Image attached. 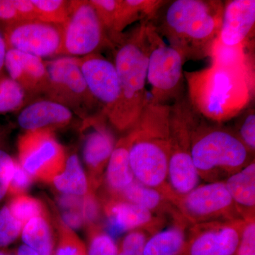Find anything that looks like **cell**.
Listing matches in <instances>:
<instances>
[{
	"label": "cell",
	"mask_w": 255,
	"mask_h": 255,
	"mask_svg": "<svg viewBox=\"0 0 255 255\" xmlns=\"http://www.w3.org/2000/svg\"><path fill=\"white\" fill-rule=\"evenodd\" d=\"M224 1H167L151 23L184 62L211 58L219 38Z\"/></svg>",
	"instance_id": "cell-1"
},
{
	"label": "cell",
	"mask_w": 255,
	"mask_h": 255,
	"mask_svg": "<svg viewBox=\"0 0 255 255\" xmlns=\"http://www.w3.org/2000/svg\"><path fill=\"white\" fill-rule=\"evenodd\" d=\"M246 61L226 63L211 60L209 67L184 73L191 105L202 117L227 120L246 108L253 96L252 72Z\"/></svg>",
	"instance_id": "cell-2"
},
{
	"label": "cell",
	"mask_w": 255,
	"mask_h": 255,
	"mask_svg": "<svg viewBox=\"0 0 255 255\" xmlns=\"http://www.w3.org/2000/svg\"><path fill=\"white\" fill-rule=\"evenodd\" d=\"M146 21H140L132 31L122 33L113 41L114 64L121 95L117 107L107 119L119 130L131 129L149 101L145 91L149 50Z\"/></svg>",
	"instance_id": "cell-3"
},
{
	"label": "cell",
	"mask_w": 255,
	"mask_h": 255,
	"mask_svg": "<svg viewBox=\"0 0 255 255\" xmlns=\"http://www.w3.org/2000/svg\"><path fill=\"white\" fill-rule=\"evenodd\" d=\"M170 105L147 102L132 128L129 162L134 177L143 185L155 188L168 172Z\"/></svg>",
	"instance_id": "cell-4"
},
{
	"label": "cell",
	"mask_w": 255,
	"mask_h": 255,
	"mask_svg": "<svg viewBox=\"0 0 255 255\" xmlns=\"http://www.w3.org/2000/svg\"><path fill=\"white\" fill-rule=\"evenodd\" d=\"M148 42L147 80L152 87L151 103L169 105L184 96V62L180 53L166 44L150 21H146Z\"/></svg>",
	"instance_id": "cell-5"
},
{
	"label": "cell",
	"mask_w": 255,
	"mask_h": 255,
	"mask_svg": "<svg viewBox=\"0 0 255 255\" xmlns=\"http://www.w3.org/2000/svg\"><path fill=\"white\" fill-rule=\"evenodd\" d=\"M45 63L48 86L44 97L65 106L83 121L104 114L89 90L76 57H58Z\"/></svg>",
	"instance_id": "cell-6"
},
{
	"label": "cell",
	"mask_w": 255,
	"mask_h": 255,
	"mask_svg": "<svg viewBox=\"0 0 255 255\" xmlns=\"http://www.w3.org/2000/svg\"><path fill=\"white\" fill-rule=\"evenodd\" d=\"M203 128L194 130L193 116L191 155L199 172L217 167L239 168L246 164L249 150L239 137L224 129Z\"/></svg>",
	"instance_id": "cell-7"
},
{
	"label": "cell",
	"mask_w": 255,
	"mask_h": 255,
	"mask_svg": "<svg viewBox=\"0 0 255 255\" xmlns=\"http://www.w3.org/2000/svg\"><path fill=\"white\" fill-rule=\"evenodd\" d=\"M62 26V56L80 58L113 47L89 0H70L68 18Z\"/></svg>",
	"instance_id": "cell-8"
},
{
	"label": "cell",
	"mask_w": 255,
	"mask_h": 255,
	"mask_svg": "<svg viewBox=\"0 0 255 255\" xmlns=\"http://www.w3.org/2000/svg\"><path fill=\"white\" fill-rule=\"evenodd\" d=\"M17 147L18 163L33 179L51 182L64 168L68 155L51 130L25 131Z\"/></svg>",
	"instance_id": "cell-9"
},
{
	"label": "cell",
	"mask_w": 255,
	"mask_h": 255,
	"mask_svg": "<svg viewBox=\"0 0 255 255\" xmlns=\"http://www.w3.org/2000/svg\"><path fill=\"white\" fill-rule=\"evenodd\" d=\"M7 48L41 58L62 55L63 26L41 21H18L1 28Z\"/></svg>",
	"instance_id": "cell-10"
},
{
	"label": "cell",
	"mask_w": 255,
	"mask_h": 255,
	"mask_svg": "<svg viewBox=\"0 0 255 255\" xmlns=\"http://www.w3.org/2000/svg\"><path fill=\"white\" fill-rule=\"evenodd\" d=\"M77 58L89 90L102 106L107 118L120 98V84L115 65L100 53Z\"/></svg>",
	"instance_id": "cell-11"
},
{
	"label": "cell",
	"mask_w": 255,
	"mask_h": 255,
	"mask_svg": "<svg viewBox=\"0 0 255 255\" xmlns=\"http://www.w3.org/2000/svg\"><path fill=\"white\" fill-rule=\"evenodd\" d=\"M4 68L6 75L23 87L31 101L45 97L48 75L44 60L7 48Z\"/></svg>",
	"instance_id": "cell-12"
},
{
	"label": "cell",
	"mask_w": 255,
	"mask_h": 255,
	"mask_svg": "<svg viewBox=\"0 0 255 255\" xmlns=\"http://www.w3.org/2000/svg\"><path fill=\"white\" fill-rule=\"evenodd\" d=\"M107 119L100 114L83 121L84 134L82 155L90 173L97 177L107 167L115 147V138L110 129L106 125Z\"/></svg>",
	"instance_id": "cell-13"
},
{
	"label": "cell",
	"mask_w": 255,
	"mask_h": 255,
	"mask_svg": "<svg viewBox=\"0 0 255 255\" xmlns=\"http://www.w3.org/2000/svg\"><path fill=\"white\" fill-rule=\"evenodd\" d=\"M255 24V0L224 1L219 41L226 46L246 47Z\"/></svg>",
	"instance_id": "cell-14"
},
{
	"label": "cell",
	"mask_w": 255,
	"mask_h": 255,
	"mask_svg": "<svg viewBox=\"0 0 255 255\" xmlns=\"http://www.w3.org/2000/svg\"><path fill=\"white\" fill-rule=\"evenodd\" d=\"M74 114L55 101L41 97L31 101L18 112L17 124L25 131L48 130L54 132L71 123Z\"/></svg>",
	"instance_id": "cell-15"
},
{
	"label": "cell",
	"mask_w": 255,
	"mask_h": 255,
	"mask_svg": "<svg viewBox=\"0 0 255 255\" xmlns=\"http://www.w3.org/2000/svg\"><path fill=\"white\" fill-rule=\"evenodd\" d=\"M224 182H214L197 187L184 200L185 211L191 216L204 218L222 212L233 204Z\"/></svg>",
	"instance_id": "cell-16"
},
{
	"label": "cell",
	"mask_w": 255,
	"mask_h": 255,
	"mask_svg": "<svg viewBox=\"0 0 255 255\" xmlns=\"http://www.w3.org/2000/svg\"><path fill=\"white\" fill-rule=\"evenodd\" d=\"M111 237L135 229L151 221L150 211L128 201H115L107 207Z\"/></svg>",
	"instance_id": "cell-17"
},
{
	"label": "cell",
	"mask_w": 255,
	"mask_h": 255,
	"mask_svg": "<svg viewBox=\"0 0 255 255\" xmlns=\"http://www.w3.org/2000/svg\"><path fill=\"white\" fill-rule=\"evenodd\" d=\"M240 236L236 228L226 226L199 236L191 247V255H233L237 251Z\"/></svg>",
	"instance_id": "cell-18"
},
{
	"label": "cell",
	"mask_w": 255,
	"mask_h": 255,
	"mask_svg": "<svg viewBox=\"0 0 255 255\" xmlns=\"http://www.w3.org/2000/svg\"><path fill=\"white\" fill-rule=\"evenodd\" d=\"M131 135L117 142L107 165V182L111 190L122 193L135 181L129 162V148Z\"/></svg>",
	"instance_id": "cell-19"
},
{
	"label": "cell",
	"mask_w": 255,
	"mask_h": 255,
	"mask_svg": "<svg viewBox=\"0 0 255 255\" xmlns=\"http://www.w3.org/2000/svg\"><path fill=\"white\" fill-rule=\"evenodd\" d=\"M55 189L62 194L85 196L90 193V184L78 154L67 155L62 172L52 180Z\"/></svg>",
	"instance_id": "cell-20"
},
{
	"label": "cell",
	"mask_w": 255,
	"mask_h": 255,
	"mask_svg": "<svg viewBox=\"0 0 255 255\" xmlns=\"http://www.w3.org/2000/svg\"><path fill=\"white\" fill-rule=\"evenodd\" d=\"M23 245L29 247L38 255H53L55 241L46 216H38L23 226L21 234Z\"/></svg>",
	"instance_id": "cell-21"
},
{
	"label": "cell",
	"mask_w": 255,
	"mask_h": 255,
	"mask_svg": "<svg viewBox=\"0 0 255 255\" xmlns=\"http://www.w3.org/2000/svg\"><path fill=\"white\" fill-rule=\"evenodd\" d=\"M233 201L245 207L255 205V163L254 161L233 174L225 183Z\"/></svg>",
	"instance_id": "cell-22"
},
{
	"label": "cell",
	"mask_w": 255,
	"mask_h": 255,
	"mask_svg": "<svg viewBox=\"0 0 255 255\" xmlns=\"http://www.w3.org/2000/svg\"><path fill=\"white\" fill-rule=\"evenodd\" d=\"M185 236L182 230L169 228L146 241L144 255H177L182 249Z\"/></svg>",
	"instance_id": "cell-23"
},
{
	"label": "cell",
	"mask_w": 255,
	"mask_h": 255,
	"mask_svg": "<svg viewBox=\"0 0 255 255\" xmlns=\"http://www.w3.org/2000/svg\"><path fill=\"white\" fill-rule=\"evenodd\" d=\"M31 98L23 87L6 73L0 78V115L19 112Z\"/></svg>",
	"instance_id": "cell-24"
},
{
	"label": "cell",
	"mask_w": 255,
	"mask_h": 255,
	"mask_svg": "<svg viewBox=\"0 0 255 255\" xmlns=\"http://www.w3.org/2000/svg\"><path fill=\"white\" fill-rule=\"evenodd\" d=\"M38 21L63 25L68 19L70 0H31Z\"/></svg>",
	"instance_id": "cell-25"
},
{
	"label": "cell",
	"mask_w": 255,
	"mask_h": 255,
	"mask_svg": "<svg viewBox=\"0 0 255 255\" xmlns=\"http://www.w3.org/2000/svg\"><path fill=\"white\" fill-rule=\"evenodd\" d=\"M122 194L126 201L149 211L156 209L162 201V196L154 188L135 181L128 186Z\"/></svg>",
	"instance_id": "cell-26"
},
{
	"label": "cell",
	"mask_w": 255,
	"mask_h": 255,
	"mask_svg": "<svg viewBox=\"0 0 255 255\" xmlns=\"http://www.w3.org/2000/svg\"><path fill=\"white\" fill-rule=\"evenodd\" d=\"M8 206L14 217L23 226L33 218L46 216L41 201L25 194L14 196Z\"/></svg>",
	"instance_id": "cell-27"
},
{
	"label": "cell",
	"mask_w": 255,
	"mask_h": 255,
	"mask_svg": "<svg viewBox=\"0 0 255 255\" xmlns=\"http://www.w3.org/2000/svg\"><path fill=\"white\" fill-rule=\"evenodd\" d=\"M23 226L10 211L8 204L0 208V249L14 243L21 237Z\"/></svg>",
	"instance_id": "cell-28"
},
{
	"label": "cell",
	"mask_w": 255,
	"mask_h": 255,
	"mask_svg": "<svg viewBox=\"0 0 255 255\" xmlns=\"http://www.w3.org/2000/svg\"><path fill=\"white\" fill-rule=\"evenodd\" d=\"M53 255H87V248L73 230L61 222L59 238Z\"/></svg>",
	"instance_id": "cell-29"
},
{
	"label": "cell",
	"mask_w": 255,
	"mask_h": 255,
	"mask_svg": "<svg viewBox=\"0 0 255 255\" xmlns=\"http://www.w3.org/2000/svg\"><path fill=\"white\" fill-rule=\"evenodd\" d=\"M95 9L101 23L108 33L111 41L114 38V29L118 14L119 0H89Z\"/></svg>",
	"instance_id": "cell-30"
},
{
	"label": "cell",
	"mask_w": 255,
	"mask_h": 255,
	"mask_svg": "<svg viewBox=\"0 0 255 255\" xmlns=\"http://www.w3.org/2000/svg\"><path fill=\"white\" fill-rule=\"evenodd\" d=\"M118 248L108 233L92 229L89 235L87 255H117Z\"/></svg>",
	"instance_id": "cell-31"
},
{
	"label": "cell",
	"mask_w": 255,
	"mask_h": 255,
	"mask_svg": "<svg viewBox=\"0 0 255 255\" xmlns=\"http://www.w3.org/2000/svg\"><path fill=\"white\" fill-rule=\"evenodd\" d=\"M15 162L16 159L0 146V204L8 194Z\"/></svg>",
	"instance_id": "cell-32"
},
{
	"label": "cell",
	"mask_w": 255,
	"mask_h": 255,
	"mask_svg": "<svg viewBox=\"0 0 255 255\" xmlns=\"http://www.w3.org/2000/svg\"><path fill=\"white\" fill-rule=\"evenodd\" d=\"M33 179V178L20 165L18 161L16 160L10 180L8 193L13 196L24 194L31 185Z\"/></svg>",
	"instance_id": "cell-33"
},
{
	"label": "cell",
	"mask_w": 255,
	"mask_h": 255,
	"mask_svg": "<svg viewBox=\"0 0 255 255\" xmlns=\"http://www.w3.org/2000/svg\"><path fill=\"white\" fill-rule=\"evenodd\" d=\"M145 236L139 231H132L124 238L117 255H144Z\"/></svg>",
	"instance_id": "cell-34"
},
{
	"label": "cell",
	"mask_w": 255,
	"mask_h": 255,
	"mask_svg": "<svg viewBox=\"0 0 255 255\" xmlns=\"http://www.w3.org/2000/svg\"><path fill=\"white\" fill-rule=\"evenodd\" d=\"M240 137L241 141L248 150H255V114L254 110L248 111L242 122L240 128Z\"/></svg>",
	"instance_id": "cell-35"
},
{
	"label": "cell",
	"mask_w": 255,
	"mask_h": 255,
	"mask_svg": "<svg viewBox=\"0 0 255 255\" xmlns=\"http://www.w3.org/2000/svg\"><path fill=\"white\" fill-rule=\"evenodd\" d=\"M238 255H255V224L248 223L243 229L238 247Z\"/></svg>",
	"instance_id": "cell-36"
},
{
	"label": "cell",
	"mask_w": 255,
	"mask_h": 255,
	"mask_svg": "<svg viewBox=\"0 0 255 255\" xmlns=\"http://www.w3.org/2000/svg\"><path fill=\"white\" fill-rule=\"evenodd\" d=\"M21 21H38V14L31 0H11Z\"/></svg>",
	"instance_id": "cell-37"
},
{
	"label": "cell",
	"mask_w": 255,
	"mask_h": 255,
	"mask_svg": "<svg viewBox=\"0 0 255 255\" xmlns=\"http://www.w3.org/2000/svg\"><path fill=\"white\" fill-rule=\"evenodd\" d=\"M62 223L72 230L79 229L85 222L81 212L74 210H65L62 212Z\"/></svg>",
	"instance_id": "cell-38"
},
{
	"label": "cell",
	"mask_w": 255,
	"mask_h": 255,
	"mask_svg": "<svg viewBox=\"0 0 255 255\" xmlns=\"http://www.w3.org/2000/svg\"><path fill=\"white\" fill-rule=\"evenodd\" d=\"M6 51H7V46L2 31L0 30V78L4 75L5 68V58H6Z\"/></svg>",
	"instance_id": "cell-39"
},
{
	"label": "cell",
	"mask_w": 255,
	"mask_h": 255,
	"mask_svg": "<svg viewBox=\"0 0 255 255\" xmlns=\"http://www.w3.org/2000/svg\"><path fill=\"white\" fill-rule=\"evenodd\" d=\"M15 253H16V255H38L36 252L30 248L29 247L23 244L18 247Z\"/></svg>",
	"instance_id": "cell-40"
},
{
	"label": "cell",
	"mask_w": 255,
	"mask_h": 255,
	"mask_svg": "<svg viewBox=\"0 0 255 255\" xmlns=\"http://www.w3.org/2000/svg\"><path fill=\"white\" fill-rule=\"evenodd\" d=\"M0 255H16V253L6 249H0Z\"/></svg>",
	"instance_id": "cell-41"
}]
</instances>
